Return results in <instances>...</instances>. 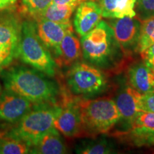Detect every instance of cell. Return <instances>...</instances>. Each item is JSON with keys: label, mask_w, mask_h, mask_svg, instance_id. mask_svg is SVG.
I'll list each match as a JSON object with an SVG mask.
<instances>
[{"label": "cell", "mask_w": 154, "mask_h": 154, "mask_svg": "<svg viewBox=\"0 0 154 154\" xmlns=\"http://www.w3.org/2000/svg\"><path fill=\"white\" fill-rule=\"evenodd\" d=\"M5 89L22 96L34 104L57 103L60 88L57 83L39 71L14 65L0 73Z\"/></svg>", "instance_id": "obj_1"}, {"label": "cell", "mask_w": 154, "mask_h": 154, "mask_svg": "<svg viewBox=\"0 0 154 154\" xmlns=\"http://www.w3.org/2000/svg\"><path fill=\"white\" fill-rule=\"evenodd\" d=\"M81 44L85 61L101 69L112 67L124 53L112 28L105 21H101L91 32L82 36Z\"/></svg>", "instance_id": "obj_2"}, {"label": "cell", "mask_w": 154, "mask_h": 154, "mask_svg": "<svg viewBox=\"0 0 154 154\" xmlns=\"http://www.w3.org/2000/svg\"><path fill=\"white\" fill-rule=\"evenodd\" d=\"M61 111V105L57 103L34 104L18 124L5 135L22 140L33 147L45 133L54 127V121Z\"/></svg>", "instance_id": "obj_3"}, {"label": "cell", "mask_w": 154, "mask_h": 154, "mask_svg": "<svg viewBox=\"0 0 154 154\" xmlns=\"http://www.w3.org/2000/svg\"><path fill=\"white\" fill-rule=\"evenodd\" d=\"M18 59L48 76L57 74V63L38 37L35 21L29 17L23 19Z\"/></svg>", "instance_id": "obj_4"}, {"label": "cell", "mask_w": 154, "mask_h": 154, "mask_svg": "<svg viewBox=\"0 0 154 154\" xmlns=\"http://www.w3.org/2000/svg\"><path fill=\"white\" fill-rule=\"evenodd\" d=\"M84 136L106 134L120 120L114 101L109 98L78 99Z\"/></svg>", "instance_id": "obj_5"}, {"label": "cell", "mask_w": 154, "mask_h": 154, "mask_svg": "<svg viewBox=\"0 0 154 154\" xmlns=\"http://www.w3.org/2000/svg\"><path fill=\"white\" fill-rule=\"evenodd\" d=\"M22 22L16 7L0 10V73L19 58Z\"/></svg>", "instance_id": "obj_6"}, {"label": "cell", "mask_w": 154, "mask_h": 154, "mask_svg": "<svg viewBox=\"0 0 154 154\" xmlns=\"http://www.w3.org/2000/svg\"><path fill=\"white\" fill-rule=\"evenodd\" d=\"M66 83L72 94L87 97L104 91L108 81L101 69L86 61H79L67 71Z\"/></svg>", "instance_id": "obj_7"}, {"label": "cell", "mask_w": 154, "mask_h": 154, "mask_svg": "<svg viewBox=\"0 0 154 154\" xmlns=\"http://www.w3.org/2000/svg\"><path fill=\"white\" fill-rule=\"evenodd\" d=\"M34 105L14 92L3 90L0 95V136L16 126Z\"/></svg>", "instance_id": "obj_8"}, {"label": "cell", "mask_w": 154, "mask_h": 154, "mask_svg": "<svg viewBox=\"0 0 154 154\" xmlns=\"http://www.w3.org/2000/svg\"><path fill=\"white\" fill-rule=\"evenodd\" d=\"M54 126L66 138L84 136L82 116L77 100L66 97L61 104V111Z\"/></svg>", "instance_id": "obj_9"}, {"label": "cell", "mask_w": 154, "mask_h": 154, "mask_svg": "<svg viewBox=\"0 0 154 154\" xmlns=\"http://www.w3.org/2000/svg\"><path fill=\"white\" fill-rule=\"evenodd\" d=\"M110 26L114 36L124 54L136 50L141 21L136 17H125L111 21Z\"/></svg>", "instance_id": "obj_10"}, {"label": "cell", "mask_w": 154, "mask_h": 154, "mask_svg": "<svg viewBox=\"0 0 154 154\" xmlns=\"http://www.w3.org/2000/svg\"><path fill=\"white\" fill-rule=\"evenodd\" d=\"M33 19L35 21L38 37L52 56L57 50L64 36L69 31L74 30L70 22L59 23L43 18Z\"/></svg>", "instance_id": "obj_11"}, {"label": "cell", "mask_w": 154, "mask_h": 154, "mask_svg": "<svg viewBox=\"0 0 154 154\" xmlns=\"http://www.w3.org/2000/svg\"><path fill=\"white\" fill-rule=\"evenodd\" d=\"M103 15L99 3L86 0L77 7L74 19V26L78 35H86L101 22Z\"/></svg>", "instance_id": "obj_12"}, {"label": "cell", "mask_w": 154, "mask_h": 154, "mask_svg": "<svg viewBox=\"0 0 154 154\" xmlns=\"http://www.w3.org/2000/svg\"><path fill=\"white\" fill-rule=\"evenodd\" d=\"M83 57L81 41L74 30L69 31L63 39L53 57L58 67H70Z\"/></svg>", "instance_id": "obj_13"}, {"label": "cell", "mask_w": 154, "mask_h": 154, "mask_svg": "<svg viewBox=\"0 0 154 154\" xmlns=\"http://www.w3.org/2000/svg\"><path fill=\"white\" fill-rule=\"evenodd\" d=\"M141 95L142 94L131 86L121 91L114 101L121 119H124L128 124H130L138 112L143 111L140 106Z\"/></svg>", "instance_id": "obj_14"}, {"label": "cell", "mask_w": 154, "mask_h": 154, "mask_svg": "<svg viewBox=\"0 0 154 154\" xmlns=\"http://www.w3.org/2000/svg\"><path fill=\"white\" fill-rule=\"evenodd\" d=\"M130 130L127 134L137 145L142 146L146 138L154 133V113L140 111L130 123Z\"/></svg>", "instance_id": "obj_15"}, {"label": "cell", "mask_w": 154, "mask_h": 154, "mask_svg": "<svg viewBox=\"0 0 154 154\" xmlns=\"http://www.w3.org/2000/svg\"><path fill=\"white\" fill-rule=\"evenodd\" d=\"M131 86L142 94L154 91V73L143 62L132 66L128 72Z\"/></svg>", "instance_id": "obj_16"}, {"label": "cell", "mask_w": 154, "mask_h": 154, "mask_svg": "<svg viewBox=\"0 0 154 154\" xmlns=\"http://www.w3.org/2000/svg\"><path fill=\"white\" fill-rule=\"evenodd\" d=\"M67 153L65 144L60 132L55 127L45 133L37 143L32 147V153L63 154Z\"/></svg>", "instance_id": "obj_17"}, {"label": "cell", "mask_w": 154, "mask_h": 154, "mask_svg": "<svg viewBox=\"0 0 154 154\" xmlns=\"http://www.w3.org/2000/svg\"><path fill=\"white\" fill-rule=\"evenodd\" d=\"M103 17L119 19L125 17H136V0H99Z\"/></svg>", "instance_id": "obj_18"}, {"label": "cell", "mask_w": 154, "mask_h": 154, "mask_svg": "<svg viewBox=\"0 0 154 154\" xmlns=\"http://www.w3.org/2000/svg\"><path fill=\"white\" fill-rule=\"evenodd\" d=\"M76 8V7L73 6L51 3L43 12L32 19L43 18L55 22H69L73 12Z\"/></svg>", "instance_id": "obj_19"}, {"label": "cell", "mask_w": 154, "mask_h": 154, "mask_svg": "<svg viewBox=\"0 0 154 154\" xmlns=\"http://www.w3.org/2000/svg\"><path fill=\"white\" fill-rule=\"evenodd\" d=\"M77 153L107 154L113 153L111 144L105 138L83 140L76 146Z\"/></svg>", "instance_id": "obj_20"}, {"label": "cell", "mask_w": 154, "mask_h": 154, "mask_svg": "<svg viewBox=\"0 0 154 154\" xmlns=\"http://www.w3.org/2000/svg\"><path fill=\"white\" fill-rule=\"evenodd\" d=\"M32 147L26 142L7 135L0 136V154L32 153Z\"/></svg>", "instance_id": "obj_21"}, {"label": "cell", "mask_w": 154, "mask_h": 154, "mask_svg": "<svg viewBox=\"0 0 154 154\" xmlns=\"http://www.w3.org/2000/svg\"><path fill=\"white\" fill-rule=\"evenodd\" d=\"M154 44V17L141 22L136 51L140 54Z\"/></svg>", "instance_id": "obj_22"}, {"label": "cell", "mask_w": 154, "mask_h": 154, "mask_svg": "<svg viewBox=\"0 0 154 154\" xmlns=\"http://www.w3.org/2000/svg\"><path fill=\"white\" fill-rule=\"evenodd\" d=\"M53 0H20L23 13L34 18L45 10Z\"/></svg>", "instance_id": "obj_23"}, {"label": "cell", "mask_w": 154, "mask_h": 154, "mask_svg": "<svg viewBox=\"0 0 154 154\" xmlns=\"http://www.w3.org/2000/svg\"><path fill=\"white\" fill-rule=\"evenodd\" d=\"M136 16L140 21L154 17V0H136Z\"/></svg>", "instance_id": "obj_24"}, {"label": "cell", "mask_w": 154, "mask_h": 154, "mask_svg": "<svg viewBox=\"0 0 154 154\" xmlns=\"http://www.w3.org/2000/svg\"><path fill=\"white\" fill-rule=\"evenodd\" d=\"M140 106L143 111L154 113V91L142 94L140 98Z\"/></svg>", "instance_id": "obj_25"}, {"label": "cell", "mask_w": 154, "mask_h": 154, "mask_svg": "<svg viewBox=\"0 0 154 154\" xmlns=\"http://www.w3.org/2000/svg\"><path fill=\"white\" fill-rule=\"evenodd\" d=\"M143 62L154 73V44L141 54Z\"/></svg>", "instance_id": "obj_26"}, {"label": "cell", "mask_w": 154, "mask_h": 154, "mask_svg": "<svg viewBox=\"0 0 154 154\" xmlns=\"http://www.w3.org/2000/svg\"><path fill=\"white\" fill-rule=\"evenodd\" d=\"M84 1H86V0H53L52 3L57 4V5L73 6V7H77L81 3Z\"/></svg>", "instance_id": "obj_27"}, {"label": "cell", "mask_w": 154, "mask_h": 154, "mask_svg": "<svg viewBox=\"0 0 154 154\" xmlns=\"http://www.w3.org/2000/svg\"><path fill=\"white\" fill-rule=\"evenodd\" d=\"M19 0H0V10L15 8Z\"/></svg>", "instance_id": "obj_28"}, {"label": "cell", "mask_w": 154, "mask_h": 154, "mask_svg": "<svg viewBox=\"0 0 154 154\" xmlns=\"http://www.w3.org/2000/svg\"><path fill=\"white\" fill-rule=\"evenodd\" d=\"M143 145H154V133H153L149 137L146 138L145 140L143 142V143H142V146Z\"/></svg>", "instance_id": "obj_29"}, {"label": "cell", "mask_w": 154, "mask_h": 154, "mask_svg": "<svg viewBox=\"0 0 154 154\" xmlns=\"http://www.w3.org/2000/svg\"><path fill=\"white\" fill-rule=\"evenodd\" d=\"M2 85H1V84H0V95H1V94H2Z\"/></svg>", "instance_id": "obj_30"}, {"label": "cell", "mask_w": 154, "mask_h": 154, "mask_svg": "<svg viewBox=\"0 0 154 154\" xmlns=\"http://www.w3.org/2000/svg\"><path fill=\"white\" fill-rule=\"evenodd\" d=\"M91 1H96V0H91Z\"/></svg>", "instance_id": "obj_31"}]
</instances>
